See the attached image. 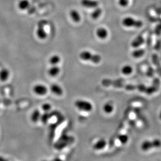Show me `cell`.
Masks as SVG:
<instances>
[{
    "mask_svg": "<svg viewBox=\"0 0 161 161\" xmlns=\"http://www.w3.org/2000/svg\"><path fill=\"white\" fill-rule=\"evenodd\" d=\"M4 160H5V159L3 158L0 156V161H4Z\"/></svg>",
    "mask_w": 161,
    "mask_h": 161,
    "instance_id": "4dcf8cb0",
    "label": "cell"
},
{
    "mask_svg": "<svg viewBox=\"0 0 161 161\" xmlns=\"http://www.w3.org/2000/svg\"><path fill=\"white\" fill-rule=\"evenodd\" d=\"M133 67L130 65H125L121 68V72L125 76L130 75L133 72Z\"/></svg>",
    "mask_w": 161,
    "mask_h": 161,
    "instance_id": "e0dca14e",
    "label": "cell"
},
{
    "mask_svg": "<svg viewBox=\"0 0 161 161\" xmlns=\"http://www.w3.org/2000/svg\"><path fill=\"white\" fill-rule=\"evenodd\" d=\"M161 146V140L159 139H154L152 140H145L141 144L140 148L143 151H148L154 148H160Z\"/></svg>",
    "mask_w": 161,
    "mask_h": 161,
    "instance_id": "277c9868",
    "label": "cell"
},
{
    "mask_svg": "<svg viewBox=\"0 0 161 161\" xmlns=\"http://www.w3.org/2000/svg\"><path fill=\"white\" fill-rule=\"evenodd\" d=\"M122 25L127 28H140L143 26V22L130 16L125 17L122 20Z\"/></svg>",
    "mask_w": 161,
    "mask_h": 161,
    "instance_id": "3957f363",
    "label": "cell"
},
{
    "mask_svg": "<svg viewBox=\"0 0 161 161\" xmlns=\"http://www.w3.org/2000/svg\"><path fill=\"white\" fill-rule=\"evenodd\" d=\"M69 16L71 17V19L72 20V21L75 23H79L81 20V17L80 14L76 10H71L69 12Z\"/></svg>",
    "mask_w": 161,
    "mask_h": 161,
    "instance_id": "5bb4252c",
    "label": "cell"
},
{
    "mask_svg": "<svg viewBox=\"0 0 161 161\" xmlns=\"http://www.w3.org/2000/svg\"><path fill=\"white\" fill-rule=\"evenodd\" d=\"M79 58L82 61L91 62L94 64H99L102 60L100 55L93 54L92 52L87 50L81 52L79 54Z\"/></svg>",
    "mask_w": 161,
    "mask_h": 161,
    "instance_id": "7a4b0ae2",
    "label": "cell"
},
{
    "mask_svg": "<svg viewBox=\"0 0 161 161\" xmlns=\"http://www.w3.org/2000/svg\"><path fill=\"white\" fill-rule=\"evenodd\" d=\"M33 91L37 95L43 96L48 93V88L42 84H37L33 87Z\"/></svg>",
    "mask_w": 161,
    "mask_h": 161,
    "instance_id": "52a82bcc",
    "label": "cell"
},
{
    "mask_svg": "<svg viewBox=\"0 0 161 161\" xmlns=\"http://www.w3.org/2000/svg\"><path fill=\"white\" fill-rule=\"evenodd\" d=\"M160 58V59H161V56H160V58Z\"/></svg>",
    "mask_w": 161,
    "mask_h": 161,
    "instance_id": "1f68e13d",
    "label": "cell"
},
{
    "mask_svg": "<svg viewBox=\"0 0 161 161\" xmlns=\"http://www.w3.org/2000/svg\"><path fill=\"white\" fill-rule=\"evenodd\" d=\"M145 50L142 48H136L132 51V56L134 59H140L145 55Z\"/></svg>",
    "mask_w": 161,
    "mask_h": 161,
    "instance_id": "9a60e30c",
    "label": "cell"
},
{
    "mask_svg": "<svg viewBox=\"0 0 161 161\" xmlns=\"http://www.w3.org/2000/svg\"><path fill=\"white\" fill-rule=\"evenodd\" d=\"M145 42V38H143V37L142 35H139L132 40L130 46L133 49L140 48V46L143 45Z\"/></svg>",
    "mask_w": 161,
    "mask_h": 161,
    "instance_id": "9c48e42d",
    "label": "cell"
},
{
    "mask_svg": "<svg viewBox=\"0 0 161 161\" xmlns=\"http://www.w3.org/2000/svg\"><path fill=\"white\" fill-rule=\"evenodd\" d=\"M10 76V72L8 69L3 68L0 71V80L5 82Z\"/></svg>",
    "mask_w": 161,
    "mask_h": 161,
    "instance_id": "ffe728a7",
    "label": "cell"
},
{
    "mask_svg": "<svg viewBox=\"0 0 161 161\" xmlns=\"http://www.w3.org/2000/svg\"><path fill=\"white\" fill-rule=\"evenodd\" d=\"M96 35L98 38L101 40L105 39L108 37L109 33L107 30L104 27H100L96 30Z\"/></svg>",
    "mask_w": 161,
    "mask_h": 161,
    "instance_id": "4fadbf2b",
    "label": "cell"
},
{
    "mask_svg": "<svg viewBox=\"0 0 161 161\" xmlns=\"http://www.w3.org/2000/svg\"><path fill=\"white\" fill-rule=\"evenodd\" d=\"M50 90L52 94L57 96H62L64 91L61 86L56 84H53L50 86Z\"/></svg>",
    "mask_w": 161,
    "mask_h": 161,
    "instance_id": "7c38bea8",
    "label": "cell"
},
{
    "mask_svg": "<svg viewBox=\"0 0 161 161\" xmlns=\"http://www.w3.org/2000/svg\"><path fill=\"white\" fill-rule=\"evenodd\" d=\"M81 5L85 8H94L99 7V3L97 0H81Z\"/></svg>",
    "mask_w": 161,
    "mask_h": 161,
    "instance_id": "ba28073f",
    "label": "cell"
},
{
    "mask_svg": "<svg viewBox=\"0 0 161 161\" xmlns=\"http://www.w3.org/2000/svg\"><path fill=\"white\" fill-rule=\"evenodd\" d=\"M117 139L122 145H125L128 142L129 137L126 134H120L118 136Z\"/></svg>",
    "mask_w": 161,
    "mask_h": 161,
    "instance_id": "cb8c5ba5",
    "label": "cell"
},
{
    "mask_svg": "<svg viewBox=\"0 0 161 161\" xmlns=\"http://www.w3.org/2000/svg\"><path fill=\"white\" fill-rule=\"evenodd\" d=\"M74 104L77 109L84 112H91L94 108L93 105L90 102L82 99H78L75 101Z\"/></svg>",
    "mask_w": 161,
    "mask_h": 161,
    "instance_id": "5b68a950",
    "label": "cell"
},
{
    "mask_svg": "<svg viewBox=\"0 0 161 161\" xmlns=\"http://www.w3.org/2000/svg\"><path fill=\"white\" fill-rule=\"evenodd\" d=\"M161 33V26H158V27L156 28V33L157 34H159Z\"/></svg>",
    "mask_w": 161,
    "mask_h": 161,
    "instance_id": "f1b7e54d",
    "label": "cell"
},
{
    "mask_svg": "<svg viewBox=\"0 0 161 161\" xmlns=\"http://www.w3.org/2000/svg\"><path fill=\"white\" fill-rule=\"evenodd\" d=\"M102 85L105 87H114L117 88H124L127 91L138 90L140 92L145 93L148 95H151L152 94L158 91V89L154 87L152 85L150 86L143 85V84H126L120 80H113L110 79H103L101 81Z\"/></svg>",
    "mask_w": 161,
    "mask_h": 161,
    "instance_id": "6da1fadb",
    "label": "cell"
},
{
    "mask_svg": "<svg viewBox=\"0 0 161 161\" xmlns=\"http://www.w3.org/2000/svg\"><path fill=\"white\" fill-rule=\"evenodd\" d=\"M30 3L28 0H20L18 4V7L21 11H24L29 7Z\"/></svg>",
    "mask_w": 161,
    "mask_h": 161,
    "instance_id": "7402d4cb",
    "label": "cell"
},
{
    "mask_svg": "<svg viewBox=\"0 0 161 161\" xmlns=\"http://www.w3.org/2000/svg\"><path fill=\"white\" fill-rule=\"evenodd\" d=\"M40 117H41L40 111L38 109H36L33 111V113H31L30 119L31 122H33V123H36L40 120Z\"/></svg>",
    "mask_w": 161,
    "mask_h": 161,
    "instance_id": "d6986e66",
    "label": "cell"
},
{
    "mask_svg": "<svg viewBox=\"0 0 161 161\" xmlns=\"http://www.w3.org/2000/svg\"><path fill=\"white\" fill-rule=\"evenodd\" d=\"M159 120H161V110L159 112Z\"/></svg>",
    "mask_w": 161,
    "mask_h": 161,
    "instance_id": "f546056e",
    "label": "cell"
},
{
    "mask_svg": "<svg viewBox=\"0 0 161 161\" xmlns=\"http://www.w3.org/2000/svg\"><path fill=\"white\" fill-rule=\"evenodd\" d=\"M152 61L156 69V72L161 77V61L160 58L156 54H153L152 56Z\"/></svg>",
    "mask_w": 161,
    "mask_h": 161,
    "instance_id": "8fae6325",
    "label": "cell"
},
{
    "mask_svg": "<svg viewBox=\"0 0 161 161\" xmlns=\"http://www.w3.org/2000/svg\"><path fill=\"white\" fill-rule=\"evenodd\" d=\"M114 107L113 104L111 102H107L106 103L104 104L103 106V111L105 113L107 114H110L113 112Z\"/></svg>",
    "mask_w": 161,
    "mask_h": 161,
    "instance_id": "ac0fdd59",
    "label": "cell"
},
{
    "mask_svg": "<svg viewBox=\"0 0 161 161\" xmlns=\"http://www.w3.org/2000/svg\"><path fill=\"white\" fill-rule=\"evenodd\" d=\"M52 109V105L49 103H45L42 105V109L44 112H49Z\"/></svg>",
    "mask_w": 161,
    "mask_h": 161,
    "instance_id": "484cf974",
    "label": "cell"
},
{
    "mask_svg": "<svg viewBox=\"0 0 161 161\" xmlns=\"http://www.w3.org/2000/svg\"><path fill=\"white\" fill-rule=\"evenodd\" d=\"M61 61V58L58 55H53L50 58L49 62L52 65H56Z\"/></svg>",
    "mask_w": 161,
    "mask_h": 161,
    "instance_id": "603a6c76",
    "label": "cell"
},
{
    "mask_svg": "<svg viewBox=\"0 0 161 161\" xmlns=\"http://www.w3.org/2000/svg\"><path fill=\"white\" fill-rule=\"evenodd\" d=\"M51 117V115L49 113V112H45V113L43 114L42 115H41L40 120H41V122H42V123L46 124Z\"/></svg>",
    "mask_w": 161,
    "mask_h": 161,
    "instance_id": "d4e9b609",
    "label": "cell"
},
{
    "mask_svg": "<svg viewBox=\"0 0 161 161\" xmlns=\"http://www.w3.org/2000/svg\"><path fill=\"white\" fill-rule=\"evenodd\" d=\"M61 69L60 68L56 65H52L48 70V74L50 76L54 77L58 76L60 72Z\"/></svg>",
    "mask_w": 161,
    "mask_h": 161,
    "instance_id": "2e32d148",
    "label": "cell"
},
{
    "mask_svg": "<svg viewBox=\"0 0 161 161\" xmlns=\"http://www.w3.org/2000/svg\"><path fill=\"white\" fill-rule=\"evenodd\" d=\"M46 24V21L44 20H41L38 23L36 34L38 38H39L40 39L44 40L47 37V33L45 28Z\"/></svg>",
    "mask_w": 161,
    "mask_h": 161,
    "instance_id": "8992f818",
    "label": "cell"
},
{
    "mask_svg": "<svg viewBox=\"0 0 161 161\" xmlns=\"http://www.w3.org/2000/svg\"><path fill=\"white\" fill-rule=\"evenodd\" d=\"M102 13V10L100 7H97L95 8H94L93 12L91 14V18L94 20H97L98 18H99L100 17Z\"/></svg>",
    "mask_w": 161,
    "mask_h": 161,
    "instance_id": "44dd1931",
    "label": "cell"
},
{
    "mask_svg": "<svg viewBox=\"0 0 161 161\" xmlns=\"http://www.w3.org/2000/svg\"><path fill=\"white\" fill-rule=\"evenodd\" d=\"M118 3L122 7H127L129 3V0H119Z\"/></svg>",
    "mask_w": 161,
    "mask_h": 161,
    "instance_id": "83f0119b",
    "label": "cell"
},
{
    "mask_svg": "<svg viewBox=\"0 0 161 161\" xmlns=\"http://www.w3.org/2000/svg\"><path fill=\"white\" fill-rule=\"evenodd\" d=\"M107 145V142L105 139L102 138L98 140L92 145V149L95 151H100L104 149Z\"/></svg>",
    "mask_w": 161,
    "mask_h": 161,
    "instance_id": "30bf717a",
    "label": "cell"
},
{
    "mask_svg": "<svg viewBox=\"0 0 161 161\" xmlns=\"http://www.w3.org/2000/svg\"><path fill=\"white\" fill-rule=\"evenodd\" d=\"M154 69H153V68L151 66L148 68L146 72V76L149 77H152L154 75Z\"/></svg>",
    "mask_w": 161,
    "mask_h": 161,
    "instance_id": "4316f807",
    "label": "cell"
}]
</instances>
